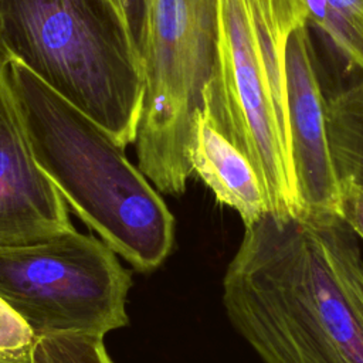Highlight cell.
I'll return each mask as SVG.
<instances>
[{"label":"cell","instance_id":"17","mask_svg":"<svg viewBox=\"0 0 363 363\" xmlns=\"http://www.w3.org/2000/svg\"><path fill=\"white\" fill-rule=\"evenodd\" d=\"M112 1H113V3H115L118 7H119V3H118V0H112ZM119 10H121V9H119Z\"/></svg>","mask_w":363,"mask_h":363},{"label":"cell","instance_id":"11","mask_svg":"<svg viewBox=\"0 0 363 363\" xmlns=\"http://www.w3.org/2000/svg\"><path fill=\"white\" fill-rule=\"evenodd\" d=\"M309 23L332 43L349 69L363 72V0H306Z\"/></svg>","mask_w":363,"mask_h":363},{"label":"cell","instance_id":"6","mask_svg":"<svg viewBox=\"0 0 363 363\" xmlns=\"http://www.w3.org/2000/svg\"><path fill=\"white\" fill-rule=\"evenodd\" d=\"M102 240L74 227L0 245V299L34 337L106 335L128 325L130 274Z\"/></svg>","mask_w":363,"mask_h":363},{"label":"cell","instance_id":"5","mask_svg":"<svg viewBox=\"0 0 363 363\" xmlns=\"http://www.w3.org/2000/svg\"><path fill=\"white\" fill-rule=\"evenodd\" d=\"M216 52L217 0H153L135 143L139 170L160 191L183 193L193 174L196 118Z\"/></svg>","mask_w":363,"mask_h":363},{"label":"cell","instance_id":"16","mask_svg":"<svg viewBox=\"0 0 363 363\" xmlns=\"http://www.w3.org/2000/svg\"><path fill=\"white\" fill-rule=\"evenodd\" d=\"M0 363H30V362H0Z\"/></svg>","mask_w":363,"mask_h":363},{"label":"cell","instance_id":"12","mask_svg":"<svg viewBox=\"0 0 363 363\" xmlns=\"http://www.w3.org/2000/svg\"><path fill=\"white\" fill-rule=\"evenodd\" d=\"M30 363H115L104 337L86 333H64L35 337Z\"/></svg>","mask_w":363,"mask_h":363},{"label":"cell","instance_id":"3","mask_svg":"<svg viewBox=\"0 0 363 363\" xmlns=\"http://www.w3.org/2000/svg\"><path fill=\"white\" fill-rule=\"evenodd\" d=\"M306 0H217V52L203 111L251 163L267 213L303 214L291 138L286 45Z\"/></svg>","mask_w":363,"mask_h":363},{"label":"cell","instance_id":"13","mask_svg":"<svg viewBox=\"0 0 363 363\" xmlns=\"http://www.w3.org/2000/svg\"><path fill=\"white\" fill-rule=\"evenodd\" d=\"M34 339L21 318L0 299V362H30Z\"/></svg>","mask_w":363,"mask_h":363},{"label":"cell","instance_id":"8","mask_svg":"<svg viewBox=\"0 0 363 363\" xmlns=\"http://www.w3.org/2000/svg\"><path fill=\"white\" fill-rule=\"evenodd\" d=\"M308 26L286 45V77L292 157L303 213H340L342 190L335 172L323 115V95L315 68Z\"/></svg>","mask_w":363,"mask_h":363},{"label":"cell","instance_id":"4","mask_svg":"<svg viewBox=\"0 0 363 363\" xmlns=\"http://www.w3.org/2000/svg\"><path fill=\"white\" fill-rule=\"evenodd\" d=\"M0 58H13L96 122L136 140L145 75L112 0H0Z\"/></svg>","mask_w":363,"mask_h":363},{"label":"cell","instance_id":"7","mask_svg":"<svg viewBox=\"0 0 363 363\" xmlns=\"http://www.w3.org/2000/svg\"><path fill=\"white\" fill-rule=\"evenodd\" d=\"M71 227L67 203L33 155L0 58V245Z\"/></svg>","mask_w":363,"mask_h":363},{"label":"cell","instance_id":"1","mask_svg":"<svg viewBox=\"0 0 363 363\" xmlns=\"http://www.w3.org/2000/svg\"><path fill=\"white\" fill-rule=\"evenodd\" d=\"M223 303L262 363H363V257L342 214L244 227Z\"/></svg>","mask_w":363,"mask_h":363},{"label":"cell","instance_id":"15","mask_svg":"<svg viewBox=\"0 0 363 363\" xmlns=\"http://www.w3.org/2000/svg\"><path fill=\"white\" fill-rule=\"evenodd\" d=\"M340 190V213L363 240V189L350 179H342Z\"/></svg>","mask_w":363,"mask_h":363},{"label":"cell","instance_id":"2","mask_svg":"<svg viewBox=\"0 0 363 363\" xmlns=\"http://www.w3.org/2000/svg\"><path fill=\"white\" fill-rule=\"evenodd\" d=\"M3 62L33 155L67 206L135 269L157 268L173 247L174 217L147 177L24 64Z\"/></svg>","mask_w":363,"mask_h":363},{"label":"cell","instance_id":"9","mask_svg":"<svg viewBox=\"0 0 363 363\" xmlns=\"http://www.w3.org/2000/svg\"><path fill=\"white\" fill-rule=\"evenodd\" d=\"M191 166L216 199L240 214L244 227L267 213L262 189L250 160L216 129L203 109L196 118Z\"/></svg>","mask_w":363,"mask_h":363},{"label":"cell","instance_id":"10","mask_svg":"<svg viewBox=\"0 0 363 363\" xmlns=\"http://www.w3.org/2000/svg\"><path fill=\"white\" fill-rule=\"evenodd\" d=\"M323 115L339 182L350 179L363 189V79L323 98Z\"/></svg>","mask_w":363,"mask_h":363},{"label":"cell","instance_id":"14","mask_svg":"<svg viewBox=\"0 0 363 363\" xmlns=\"http://www.w3.org/2000/svg\"><path fill=\"white\" fill-rule=\"evenodd\" d=\"M133 47L143 62L153 0H118Z\"/></svg>","mask_w":363,"mask_h":363}]
</instances>
